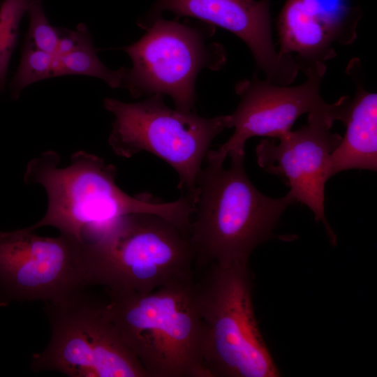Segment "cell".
<instances>
[{
    "mask_svg": "<svg viewBox=\"0 0 377 377\" xmlns=\"http://www.w3.org/2000/svg\"><path fill=\"white\" fill-rule=\"evenodd\" d=\"M338 101L327 103L308 114L307 123L270 141L262 140L256 147L257 161L265 172L286 180L295 201L307 206L315 220L322 222L330 242L336 244L325 214L326 165L341 136L331 131L337 121Z\"/></svg>",
    "mask_w": 377,
    "mask_h": 377,
    "instance_id": "30bf717a",
    "label": "cell"
},
{
    "mask_svg": "<svg viewBox=\"0 0 377 377\" xmlns=\"http://www.w3.org/2000/svg\"><path fill=\"white\" fill-rule=\"evenodd\" d=\"M36 0H3L0 3V94L4 91L12 53L17 44L20 21Z\"/></svg>",
    "mask_w": 377,
    "mask_h": 377,
    "instance_id": "2e32d148",
    "label": "cell"
},
{
    "mask_svg": "<svg viewBox=\"0 0 377 377\" xmlns=\"http://www.w3.org/2000/svg\"><path fill=\"white\" fill-rule=\"evenodd\" d=\"M104 107L114 115L108 142L119 156L141 151L158 156L177 172L182 194H193L198 175L214 139L230 128V114L203 117L172 109L156 94L137 103L107 98Z\"/></svg>",
    "mask_w": 377,
    "mask_h": 377,
    "instance_id": "8992f818",
    "label": "cell"
},
{
    "mask_svg": "<svg viewBox=\"0 0 377 377\" xmlns=\"http://www.w3.org/2000/svg\"><path fill=\"white\" fill-rule=\"evenodd\" d=\"M244 157H230L228 168L207 162L198 175L188 241L198 272L212 263H249L253 250L270 237L283 212L295 202L289 192L279 198L260 193L247 176Z\"/></svg>",
    "mask_w": 377,
    "mask_h": 377,
    "instance_id": "7a4b0ae2",
    "label": "cell"
},
{
    "mask_svg": "<svg viewBox=\"0 0 377 377\" xmlns=\"http://www.w3.org/2000/svg\"><path fill=\"white\" fill-rule=\"evenodd\" d=\"M124 70L125 67L111 70L101 61L87 27L83 24L77 47L65 55H54L52 77L68 75L95 77L105 81L111 88H117L121 87Z\"/></svg>",
    "mask_w": 377,
    "mask_h": 377,
    "instance_id": "9a60e30c",
    "label": "cell"
},
{
    "mask_svg": "<svg viewBox=\"0 0 377 377\" xmlns=\"http://www.w3.org/2000/svg\"><path fill=\"white\" fill-rule=\"evenodd\" d=\"M54 55L24 41L19 66L10 83V96L19 98L22 90L34 82L52 77Z\"/></svg>",
    "mask_w": 377,
    "mask_h": 377,
    "instance_id": "e0dca14e",
    "label": "cell"
},
{
    "mask_svg": "<svg viewBox=\"0 0 377 377\" xmlns=\"http://www.w3.org/2000/svg\"><path fill=\"white\" fill-rule=\"evenodd\" d=\"M297 86L279 85L256 75L235 87L239 103L230 114V138L217 149H209L207 162L223 164L227 157L245 155V143L254 136L279 139L289 131L302 115L325 105L320 94L324 75L311 74Z\"/></svg>",
    "mask_w": 377,
    "mask_h": 377,
    "instance_id": "8fae6325",
    "label": "cell"
},
{
    "mask_svg": "<svg viewBox=\"0 0 377 377\" xmlns=\"http://www.w3.org/2000/svg\"><path fill=\"white\" fill-rule=\"evenodd\" d=\"M163 11L195 17L232 32L249 48L266 80L274 84L290 85L298 74L293 58L281 56L274 44L270 0H158L151 20Z\"/></svg>",
    "mask_w": 377,
    "mask_h": 377,
    "instance_id": "7c38bea8",
    "label": "cell"
},
{
    "mask_svg": "<svg viewBox=\"0 0 377 377\" xmlns=\"http://www.w3.org/2000/svg\"><path fill=\"white\" fill-rule=\"evenodd\" d=\"M87 244L94 286L107 293H147L194 279L188 235L157 214L123 216Z\"/></svg>",
    "mask_w": 377,
    "mask_h": 377,
    "instance_id": "5b68a950",
    "label": "cell"
},
{
    "mask_svg": "<svg viewBox=\"0 0 377 377\" xmlns=\"http://www.w3.org/2000/svg\"><path fill=\"white\" fill-rule=\"evenodd\" d=\"M145 34L124 47L132 61L125 68L121 87L135 97L168 95L175 108L191 111L195 103V83L200 71L218 70L226 61L223 49L207 40L201 30L160 16L143 28Z\"/></svg>",
    "mask_w": 377,
    "mask_h": 377,
    "instance_id": "ba28073f",
    "label": "cell"
},
{
    "mask_svg": "<svg viewBox=\"0 0 377 377\" xmlns=\"http://www.w3.org/2000/svg\"><path fill=\"white\" fill-rule=\"evenodd\" d=\"M59 154L50 150L27 164L24 182L42 186L47 197L46 212L29 227L31 230L53 226L60 234L91 242L120 217L145 212L159 215L188 232L195 211L193 195L182 194L172 202L145 193L131 196L117 186L114 165L84 151L73 154L66 167H59Z\"/></svg>",
    "mask_w": 377,
    "mask_h": 377,
    "instance_id": "6da1fadb",
    "label": "cell"
},
{
    "mask_svg": "<svg viewBox=\"0 0 377 377\" xmlns=\"http://www.w3.org/2000/svg\"><path fill=\"white\" fill-rule=\"evenodd\" d=\"M361 70L356 58L346 68L356 92L352 98L346 96L338 100L337 121L343 124L346 132L327 160L328 179L350 169L377 170V95L365 89Z\"/></svg>",
    "mask_w": 377,
    "mask_h": 377,
    "instance_id": "5bb4252c",
    "label": "cell"
},
{
    "mask_svg": "<svg viewBox=\"0 0 377 377\" xmlns=\"http://www.w3.org/2000/svg\"><path fill=\"white\" fill-rule=\"evenodd\" d=\"M248 1H251V0H248Z\"/></svg>",
    "mask_w": 377,
    "mask_h": 377,
    "instance_id": "d6986e66",
    "label": "cell"
},
{
    "mask_svg": "<svg viewBox=\"0 0 377 377\" xmlns=\"http://www.w3.org/2000/svg\"><path fill=\"white\" fill-rule=\"evenodd\" d=\"M50 327L46 348L31 360L34 372L53 371L70 377H148L123 341L107 302L86 289L45 304Z\"/></svg>",
    "mask_w": 377,
    "mask_h": 377,
    "instance_id": "52a82bcc",
    "label": "cell"
},
{
    "mask_svg": "<svg viewBox=\"0 0 377 377\" xmlns=\"http://www.w3.org/2000/svg\"><path fill=\"white\" fill-rule=\"evenodd\" d=\"M28 228L0 232V306L14 302L54 303L94 286L88 244Z\"/></svg>",
    "mask_w": 377,
    "mask_h": 377,
    "instance_id": "9c48e42d",
    "label": "cell"
},
{
    "mask_svg": "<svg viewBox=\"0 0 377 377\" xmlns=\"http://www.w3.org/2000/svg\"><path fill=\"white\" fill-rule=\"evenodd\" d=\"M193 280L147 293H107L110 316L148 377H208Z\"/></svg>",
    "mask_w": 377,
    "mask_h": 377,
    "instance_id": "3957f363",
    "label": "cell"
},
{
    "mask_svg": "<svg viewBox=\"0 0 377 377\" xmlns=\"http://www.w3.org/2000/svg\"><path fill=\"white\" fill-rule=\"evenodd\" d=\"M325 7L321 0H286L277 20L279 54L294 59L306 76L325 75L326 62L336 56L333 43H351L343 10Z\"/></svg>",
    "mask_w": 377,
    "mask_h": 377,
    "instance_id": "4fadbf2b",
    "label": "cell"
},
{
    "mask_svg": "<svg viewBox=\"0 0 377 377\" xmlns=\"http://www.w3.org/2000/svg\"><path fill=\"white\" fill-rule=\"evenodd\" d=\"M27 13L29 26L24 41L36 49L54 55L60 37V28L50 24L40 0L35 1Z\"/></svg>",
    "mask_w": 377,
    "mask_h": 377,
    "instance_id": "ac0fdd59",
    "label": "cell"
},
{
    "mask_svg": "<svg viewBox=\"0 0 377 377\" xmlns=\"http://www.w3.org/2000/svg\"><path fill=\"white\" fill-rule=\"evenodd\" d=\"M200 271L193 290L208 377L280 376L255 316L248 263H212Z\"/></svg>",
    "mask_w": 377,
    "mask_h": 377,
    "instance_id": "277c9868",
    "label": "cell"
}]
</instances>
